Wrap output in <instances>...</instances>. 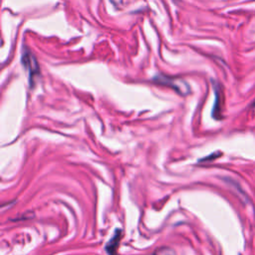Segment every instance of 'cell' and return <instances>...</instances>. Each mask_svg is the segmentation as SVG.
Listing matches in <instances>:
<instances>
[{"label": "cell", "mask_w": 255, "mask_h": 255, "mask_svg": "<svg viewBox=\"0 0 255 255\" xmlns=\"http://www.w3.org/2000/svg\"><path fill=\"white\" fill-rule=\"evenodd\" d=\"M152 82H154L155 84H158V85L168 86L181 95L186 94L187 90H188L187 86L184 82H180L178 79L170 78V77H167V76L161 75V74L155 75V77L152 79Z\"/></svg>", "instance_id": "6da1fadb"}, {"label": "cell", "mask_w": 255, "mask_h": 255, "mask_svg": "<svg viewBox=\"0 0 255 255\" xmlns=\"http://www.w3.org/2000/svg\"><path fill=\"white\" fill-rule=\"evenodd\" d=\"M21 62H22V65L24 66V68L28 71L29 80H30V83L32 84L34 81V78L40 74L38 62H37L36 58L34 57V55L30 51L23 52L22 57H21Z\"/></svg>", "instance_id": "7a4b0ae2"}, {"label": "cell", "mask_w": 255, "mask_h": 255, "mask_svg": "<svg viewBox=\"0 0 255 255\" xmlns=\"http://www.w3.org/2000/svg\"><path fill=\"white\" fill-rule=\"evenodd\" d=\"M122 237V230L117 229L111 240L106 245V251L109 255H117V249Z\"/></svg>", "instance_id": "3957f363"}, {"label": "cell", "mask_w": 255, "mask_h": 255, "mask_svg": "<svg viewBox=\"0 0 255 255\" xmlns=\"http://www.w3.org/2000/svg\"><path fill=\"white\" fill-rule=\"evenodd\" d=\"M153 255H174L173 251L170 248L167 247H163V248H159L157 249Z\"/></svg>", "instance_id": "277c9868"}]
</instances>
